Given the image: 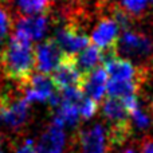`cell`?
Returning <instances> with one entry per match:
<instances>
[{
  "instance_id": "4fadbf2b",
  "label": "cell",
  "mask_w": 153,
  "mask_h": 153,
  "mask_svg": "<svg viewBox=\"0 0 153 153\" xmlns=\"http://www.w3.org/2000/svg\"><path fill=\"white\" fill-rule=\"evenodd\" d=\"M102 114L110 122V125H124L130 122L129 113L118 98H106L102 103Z\"/></svg>"
},
{
  "instance_id": "30bf717a",
  "label": "cell",
  "mask_w": 153,
  "mask_h": 153,
  "mask_svg": "<svg viewBox=\"0 0 153 153\" xmlns=\"http://www.w3.org/2000/svg\"><path fill=\"white\" fill-rule=\"evenodd\" d=\"M108 81V73H106L105 67L98 66L83 76L81 90L83 95H86L87 98H91L95 102H100L106 94Z\"/></svg>"
},
{
  "instance_id": "8992f818",
  "label": "cell",
  "mask_w": 153,
  "mask_h": 153,
  "mask_svg": "<svg viewBox=\"0 0 153 153\" xmlns=\"http://www.w3.org/2000/svg\"><path fill=\"white\" fill-rule=\"evenodd\" d=\"M54 39L66 55H78L90 45V38L75 24L61 26L56 30Z\"/></svg>"
},
{
  "instance_id": "d4e9b609",
  "label": "cell",
  "mask_w": 153,
  "mask_h": 153,
  "mask_svg": "<svg viewBox=\"0 0 153 153\" xmlns=\"http://www.w3.org/2000/svg\"><path fill=\"white\" fill-rule=\"evenodd\" d=\"M0 145H1V138H0ZM0 153H3L1 151H0Z\"/></svg>"
},
{
  "instance_id": "cb8c5ba5",
  "label": "cell",
  "mask_w": 153,
  "mask_h": 153,
  "mask_svg": "<svg viewBox=\"0 0 153 153\" xmlns=\"http://www.w3.org/2000/svg\"><path fill=\"white\" fill-rule=\"evenodd\" d=\"M141 153H153V138H145L143 141Z\"/></svg>"
},
{
  "instance_id": "6da1fadb",
  "label": "cell",
  "mask_w": 153,
  "mask_h": 153,
  "mask_svg": "<svg viewBox=\"0 0 153 153\" xmlns=\"http://www.w3.org/2000/svg\"><path fill=\"white\" fill-rule=\"evenodd\" d=\"M0 67L7 78L19 82L20 86L26 85L35 69L31 40L20 32H13L10 42L0 53Z\"/></svg>"
},
{
  "instance_id": "3957f363",
  "label": "cell",
  "mask_w": 153,
  "mask_h": 153,
  "mask_svg": "<svg viewBox=\"0 0 153 153\" xmlns=\"http://www.w3.org/2000/svg\"><path fill=\"white\" fill-rule=\"evenodd\" d=\"M65 55L66 54L62 51L55 39L50 38L34 48L35 70H38L40 74H51L62 63Z\"/></svg>"
},
{
  "instance_id": "e0dca14e",
  "label": "cell",
  "mask_w": 153,
  "mask_h": 153,
  "mask_svg": "<svg viewBox=\"0 0 153 153\" xmlns=\"http://www.w3.org/2000/svg\"><path fill=\"white\" fill-rule=\"evenodd\" d=\"M56 118H59L63 124H67L70 126L75 125L79 121V109L78 105L70 102H63L61 100V105L56 108Z\"/></svg>"
},
{
  "instance_id": "9a60e30c",
  "label": "cell",
  "mask_w": 153,
  "mask_h": 153,
  "mask_svg": "<svg viewBox=\"0 0 153 153\" xmlns=\"http://www.w3.org/2000/svg\"><path fill=\"white\" fill-rule=\"evenodd\" d=\"M141 83L137 81H116L109 79L106 85V93L110 98H118L122 100L129 95H136V93L140 90Z\"/></svg>"
},
{
  "instance_id": "5bb4252c",
  "label": "cell",
  "mask_w": 153,
  "mask_h": 153,
  "mask_svg": "<svg viewBox=\"0 0 153 153\" xmlns=\"http://www.w3.org/2000/svg\"><path fill=\"white\" fill-rule=\"evenodd\" d=\"M75 62L79 71L86 75L98 67L100 62H102V50L94 45H89L83 51L75 55Z\"/></svg>"
},
{
  "instance_id": "2e32d148",
  "label": "cell",
  "mask_w": 153,
  "mask_h": 153,
  "mask_svg": "<svg viewBox=\"0 0 153 153\" xmlns=\"http://www.w3.org/2000/svg\"><path fill=\"white\" fill-rule=\"evenodd\" d=\"M13 1L24 15L46 13V11L51 5V0H13Z\"/></svg>"
},
{
  "instance_id": "ffe728a7",
  "label": "cell",
  "mask_w": 153,
  "mask_h": 153,
  "mask_svg": "<svg viewBox=\"0 0 153 153\" xmlns=\"http://www.w3.org/2000/svg\"><path fill=\"white\" fill-rule=\"evenodd\" d=\"M130 117H132V124L134 125L136 128L141 129V130L148 129V128L151 126V124H152L151 116H149L145 110H143L141 108L136 109V110L130 114Z\"/></svg>"
},
{
  "instance_id": "9c48e42d",
  "label": "cell",
  "mask_w": 153,
  "mask_h": 153,
  "mask_svg": "<svg viewBox=\"0 0 153 153\" xmlns=\"http://www.w3.org/2000/svg\"><path fill=\"white\" fill-rule=\"evenodd\" d=\"M63 126V122L55 117L40 138L39 145L36 146L38 153H62L66 143Z\"/></svg>"
},
{
  "instance_id": "d6986e66",
  "label": "cell",
  "mask_w": 153,
  "mask_h": 153,
  "mask_svg": "<svg viewBox=\"0 0 153 153\" xmlns=\"http://www.w3.org/2000/svg\"><path fill=\"white\" fill-rule=\"evenodd\" d=\"M111 19L116 22L118 28L122 31H129V27L132 24V18L121 8V5H113L111 7Z\"/></svg>"
},
{
  "instance_id": "5b68a950",
  "label": "cell",
  "mask_w": 153,
  "mask_h": 153,
  "mask_svg": "<svg viewBox=\"0 0 153 153\" xmlns=\"http://www.w3.org/2000/svg\"><path fill=\"white\" fill-rule=\"evenodd\" d=\"M83 74L79 71L75 62V55H65L62 63L51 73V81L55 86L56 91H62L70 87L81 89L83 82Z\"/></svg>"
},
{
  "instance_id": "52a82bcc",
  "label": "cell",
  "mask_w": 153,
  "mask_h": 153,
  "mask_svg": "<svg viewBox=\"0 0 153 153\" xmlns=\"http://www.w3.org/2000/svg\"><path fill=\"white\" fill-rule=\"evenodd\" d=\"M24 89V95L23 98L27 102H45L51 98L54 94V86L53 81L48 75L40 74V73H35L30 76L28 82L22 86Z\"/></svg>"
},
{
  "instance_id": "603a6c76",
  "label": "cell",
  "mask_w": 153,
  "mask_h": 153,
  "mask_svg": "<svg viewBox=\"0 0 153 153\" xmlns=\"http://www.w3.org/2000/svg\"><path fill=\"white\" fill-rule=\"evenodd\" d=\"M16 153H38V149H36V146L32 144L31 140H27L26 143L16 151Z\"/></svg>"
},
{
  "instance_id": "277c9868",
  "label": "cell",
  "mask_w": 153,
  "mask_h": 153,
  "mask_svg": "<svg viewBox=\"0 0 153 153\" xmlns=\"http://www.w3.org/2000/svg\"><path fill=\"white\" fill-rule=\"evenodd\" d=\"M28 116V102L22 98L11 97L8 94L0 95V121L12 129L24 125Z\"/></svg>"
},
{
  "instance_id": "44dd1931",
  "label": "cell",
  "mask_w": 153,
  "mask_h": 153,
  "mask_svg": "<svg viewBox=\"0 0 153 153\" xmlns=\"http://www.w3.org/2000/svg\"><path fill=\"white\" fill-rule=\"evenodd\" d=\"M79 109V116L85 120H89L97 113L98 110V102L93 101L91 98H87L83 97V100L81 101V103L78 105Z\"/></svg>"
},
{
  "instance_id": "ac0fdd59",
  "label": "cell",
  "mask_w": 153,
  "mask_h": 153,
  "mask_svg": "<svg viewBox=\"0 0 153 153\" xmlns=\"http://www.w3.org/2000/svg\"><path fill=\"white\" fill-rule=\"evenodd\" d=\"M121 8L132 18V16H141L146 11L148 0H121Z\"/></svg>"
},
{
  "instance_id": "484cf974",
  "label": "cell",
  "mask_w": 153,
  "mask_h": 153,
  "mask_svg": "<svg viewBox=\"0 0 153 153\" xmlns=\"http://www.w3.org/2000/svg\"><path fill=\"white\" fill-rule=\"evenodd\" d=\"M149 1H152V3H153V0H149Z\"/></svg>"
},
{
  "instance_id": "8fae6325",
  "label": "cell",
  "mask_w": 153,
  "mask_h": 153,
  "mask_svg": "<svg viewBox=\"0 0 153 153\" xmlns=\"http://www.w3.org/2000/svg\"><path fill=\"white\" fill-rule=\"evenodd\" d=\"M48 22L46 13L39 15H23L18 18L15 24V31L23 34L30 40H39L47 30Z\"/></svg>"
},
{
  "instance_id": "7a4b0ae2",
  "label": "cell",
  "mask_w": 153,
  "mask_h": 153,
  "mask_svg": "<svg viewBox=\"0 0 153 153\" xmlns=\"http://www.w3.org/2000/svg\"><path fill=\"white\" fill-rule=\"evenodd\" d=\"M117 55L126 58L146 59L153 56V39L134 31H124L116 45Z\"/></svg>"
},
{
  "instance_id": "7402d4cb",
  "label": "cell",
  "mask_w": 153,
  "mask_h": 153,
  "mask_svg": "<svg viewBox=\"0 0 153 153\" xmlns=\"http://www.w3.org/2000/svg\"><path fill=\"white\" fill-rule=\"evenodd\" d=\"M10 27H11V19L8 16V12L5 11V8L3 5H0V42H3L4 38L7 36Z\"/></svg>"
},
{
  "instance_id": "ba28073f",
  "label": "cell",
  "mask_w": 153,
  "mask_h": 153,
  "mask_svg": "<svg viewBox=\"0 0 153 153\" xmlns=\"http://www.w3.org/2000/svg\"><path fill=\"white\" fill-rule=\"evenodd\" d=\"M118 26L111 18H102L91 32V42L102 51L116 48L118 40Z\"/></svg>"
},
{
  "instance_id": "7c38bea8",
  "label": "cell",
  "mask_w": 153,
  "mask_h": 153,
  "mask_svg": "<svg viewBox=\"0 0 153 153\" xmlns=\"http://www.w3.org/2000/svg\"><path fill=\"white\" fill-rule=\"evenodd\" d=\"M82 153H103L106 149V130L97 124L79 133Z\"/></svg>"
}]
</instances>
